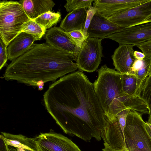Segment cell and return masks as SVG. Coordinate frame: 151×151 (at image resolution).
<instances>
[{
    "instance_id": "cell-12",
    "label": "cell",
    "mask_w": 151,
    "mask_h": 151,
    "mask_svg": "<svg viewBox=\"0 0 151 151\" xmlns=\"http://www.w3.org/2000/svg\"><path fill=\"white\" fill-rule=\"evenodd\" d=\"M125 28L116 24L96 12L88 29L87 34L88 38L102 40L106 36L119 32Z\"/></svg>"
},
{
    "instance_id": "cell-15",
    "label": "cell",
    "mask_w": 151,
    "mask_h": 151,
    "mask_svg": "<svg viewBox=\"0 0 151 151\" xmlns=\"http://www.w3.org/2000/svg\"><path fill=\"white\" fill-rule=\"evenodd\" d=\"M87 14L85 8L76 9L69 13L62 21L60 26L62 30L68 32L75 30L83 31Z\"/></svg>"
},
{
    "instance_id": "cell-28",
    "label": "cell",
    "mask_w": 151,
    "mask_h": 151,
    "mask_svg": "<svg viewBox=\"0 0 151 151\" xmlns=\"http://www.w3.org/2000/svg\"><path fill=\"white\" fill-rule=\"evenodd\" d=\"M136 46L145 54V57L151 56V40L141 43Z\"/></svg>"
},
{
    "instance_id": "cell-31",
    "label": "cell",
    "mask_w": 151,
    "mask_h": 151,
    "mask_svg": "<svg viewBox=\"0 0 151 151\" xmlns=\"http://www.w3.org/2000/svg\"><path fill=\"white\" fill-rule=\"evenodd\" d=\"M104 148L102 149V151H119L112 148L109 145L106 143H104Z\"/></svg>"
},
{
    "instance_id": "cell-25",
    "label": "cell",
    "mask_w": 151,
    "mask_h": 151,
    "mask_svg": "<svg viewBox=\"0 0 151 151\" xmlns=\"http://www.w3.org/2000/svg\"><path fill=\"white\" fill-rule=\"evenodd\" d=\"M0 70L5 66L8 59L7 46L0 39Z\"/></svg>"
},
{
    "instance_id": "cell-8",
    "label": "cell",
    "mask_w": 151,
    "mask_h": 151,
    "mask_svg": "<svg viewBox=\"0 0 151 151\" xmlns=\"http://www.w3.org/2000/svg\"><path fill=\"white\" fill-rule=\"evenodd\" d=\"M119 45L129 44L134 46L151 40V23L125 28L106 37Z\"/></svg>"
},
{
    "instance_id": "cell-30",
    "label": "cell",
    "mask_w": 151,
    "mask_h": 151,
    "mask_svg": "<svg viewBox=\"0 0 151 151\" xmlns=\"http://www.w3.org/2000/svg\"><path fill=\"white\" fill-rule=\"evenodd\" d=\"M134 55L135 58L138 60H142L145 57L143 53L137 51H134Z\"/></svg>"
},
{
    "instance_id": "cell-19",
    "label": "cell",
    "mask_w": 151,
    "mask_h": 151,
    "mask_svg": "<svg viewBox=\"0 0 151 151\" xmlns=\"http://www.w3.org/2000/svg\"><path fill=\"white\" fill-rule=\"evenodd\" d=\"M61 19L60 12L55 13L50 11L40 16L34 20L46 31L51 28L54 25L59 22Z\"/></svg>"
},
{
    "instance_id": "cell-10",
    "label": "cell",
    "mask_w": 151,
    "mask_h": 151,
    "mask_svg": "<svg viewBox=\"0 0 151 151\" xmlns=\"http://www.w3.org/2000/svg\"><path fill=\"white\" fill-rule=\"evenodd\" d=\"M148 0H95L93 7L100 15L108 19Z\"/></svg>"
},
{
    "instance_id": "cell-18",
    "label": "cell",
    "mask_w": 151,
    "mask_h": 151,
    "mask_svg": "<svg viewBox=\"0 0 151 151\" xmlns=\"http://www.w3.org/2000/svg\"><path fill=\"white\" fill-rule=\"evenodd\" d=\"M122 90L127 95L134 97H140L141 88L140 83L134 74H121Z\"/></svg>"
},
{
    "instance_id": "cell-5",
    "label": "cell",
    "mask_w": 151,
    "mask_h": 151,
    "mask_svg": "<svg viewBox=\"0 0 151 151\" xmlns=\"http://www.w3.org/2000/svg\"><path fill=\"white\" fill-rule=\"evenodd\" d=\"M101 40L88 38L85 41L76 60L79 70L91 72L98 68L103 56Z\"/></svg>"
},
{
    "instance_id": "cell-16",
    "label": "cell",
    "mask_w": 151,
    "mask_h": 151,
    "mask_svg": "<svg viewBox=\"0 0 151 151\" xmlns=\"http://www.w3.org/2000/svg\"><path fill=\"white\" fill-rule=\"evenodd\" d=\"M19 2L28 17L33 20L51 11L55 5L52 0H22Z\"/></svg>"
},
{
    "instance_id": "cell-17",
    "label": "cell",
    "mask_w": 151,
    "mask_h": 151,
    "mask_svg": "<svg viewBox=\"0 0 151 151\" xmlns=\"http://www.w3.org/2000/svg\"><path fill=\"white\" fill-rule=\"evenodd\" d=\"M8 146L24 149L31 151H38L37 142L35 137L30 138L22 134H15L1 132Z\"/></svg>"
},
{
    "instance_id": "cell-6",
    "label": "cell",
    "mask_w": 151,
    "mask_h": 151,
    "mask_svg": "<svg viewBox=\"0 0 151 151\" xmlns=\"http://www.w3.org/2000/svg\"><path fill=\"white\" fill-rule=\"evenodd\" d=\"M125 28L151 22V0L107 19Z\"/></svg>"
},
{
    "instance_id": "cell-2",
    "label": "cell",
    "mask_w": 151,
    "mask_h": 151,
    "mask_svg": "<svg viewBox=\"0 0 151 151\" xmlns=\"http://www.w3.org/2000/svg\"><path fill=\"white\" fill-rule=\"evenodd\" d=\"M73 56L45 42L34 43L26 52L12 61L4 75L6 81H15L43 89L44 83L78 69Z\"/></svg>"
},
{
    "instance_id": "cell-26",
    "label": "cell",
    "mask_w": 151,
    "mask_h": 151,
    "mask_svg": "<svg viewBox=\"0 0 151 151\" xmlns=\"http://www.w3.org/2000/svg\"><path fill=\"white\" fill-rule=\"evenodd\" d=\"M96 12V9L93 6H92L89 9L87 10L86 19L83 30V34L86 39L88 38V35L87 34L88 29L91 21Z\"/></svg>"
},
{
    "instance_id": "cell-34",
    "label": "cell",
    "mask_w": 151,
    "mask_h": 151,
    "mask_svg": "<svg viewBox=\"0 0 151 151\" xmlns=\"http://www.w3.org/2000/svg\"><path fill=\"white\" fill-rule=\"evenodd\" d=\"M149 76L151 77V61L150 66V67H149Z\"/></svg>"
},
{
    "instance_id": "cell-35",
    "label": "cell",
    "mask_w": 151,
    "mask_h": 151,
    "mask_svg": "<svg viewBox=\"0 0 151 151\" xmlns=\"http://www.w3.org/2000/svg\"></svg>"
},
{
    "instance_id": "cell-27",
    "label": "cell",
    "mask_w": 151,
    "mask_h": 151,
    "mask_svg": "<svg viewBox=\"0 0 151 151\" xmlns=\"http://www.w3.org/2000/svg\"><path fill=\"white\" fill-rule=\"evenodd\" d=\"M130 110L129 109H125L119 113L116 116L118 119L121 128L124 132L126 124L127 117Z\"/></svg>"
},
{
    "instance_id": "cell-21",
    "label": "cell",
    "mask_w": 151,
    "mask_h": 151,
    "mask_svg": "<svg viewBox=\"0 0 151 151\" xmlns=\"http://www.w3.org/2000/svg\"><path fill=\"white\" fill-rule=\"evenodd\" d=\"M151 56L145 57L142 60V63L139 69L134 72V74L139 81L141 89L142 85L146 78L149 76Z\"/></svg>"
},
{
    "instance_id": "cell-13",
    "label": "cell",
    "mask_w": 151,
    "mask_h": 151,
    "mask_svg": "<svg viewBox=\"0 0 151 151\" xmlns=\"http://www.w3.org/2000/svg\"><path fill=\"white\" fill-rule=\"evenodd\" d=\"M134 47L129 44L119 45L112 56L115 69L121 74H132V67L137 59L134 55Z\"/></svg>"
},
{
    "instance_id": "cell-1",
    "label": "cell",
    "mask_w": 151,
    "mask_h": 151,
    "mask_svg": "<svg viewBox=\"0 0 151 151\" xmlns=\"http://www.w3.org/2000/svg\"><path fill=\"white\" fill-rule=\"evenodd\" d=\"M48 113L65 134L86 142L101 139L106 118L93 83L79 70L52 83L43 95Z\"/></svg>"
},
{
    "instance_id": "cell-33",
    "label": "cell",
    "mask_w": 151,
    "mask_h": 151,
    "mask_svg": "<svg viewBox=\"0 0 151 151\" xmlns=\"http://www.w3.org/2000/svg\"><path fill=\"white\" fill-rule=\"evenodd\" d=\"M151 129V115H149L148 120L145 122Z\"/></svg>"
},
{
    "instance_id": "cell-4",
    "label": "cell",
    "mask_w": 151,
    "mask_h": 151,
    "mask_svg": "<svg viewBox=\"0 0 151 151\" xmlns=\"http://www.w3.org/2000/svg\"><path fill=\"white\" fill-rule=\"evenodd\" d=\"M31 19L19 1H0V37L8 46Z\"/></svg>"
},
{
    "instance_id": "cell-9",
    "label": "cell",
    "mask_w": 151,
    "mask_h": 151,
    "mask_svg": "<svg viewBox=\"0 0 151 151\" xmlns=\"http://www.w3.org/2000/svg\"><path fill=\"white\" fill-rule=\"evenodd\" d=\"M146 124L141 123L130 128L124 134L126 151H151V135Z\"/></svg>"
},
{
    "instance_id": "cell-3",
    "label": "cell",
    "mask_w": 151,
    "mask_h": 151,
    "mask_svg": "<svg viewBox=\"0 0 151 151\" xmlns=\"http://www.w3.org/2000/svg\"><path fill=\"white\" fill-rule=\"evenodd\" d=\"M98 77L93 83L95 93L105 115L112 119L125 109L135 111L141 114H149L147 106L140 97L128 96L122 88L121 73L105 64L98 70Z\"/></svg>"
},
{
    "instance_id": "cell-22",
    "label": "cell",
    "mask_w": 151,
    "mask_h": 151,
    "mask_svg": "<svg viewBox=\"0 0 151 151\" xmlns=\"http://www.w3.org/2000/svg\"><path fill=\"white\" fill-rule=\"evenodd\" d=\"M140 97L147 106L148 115H151V77L149 76L142 85Z\"/></svg>"
},
{
    "instance_id": "cell-29",
    "label": "cell",
    "mask_w": 151,
    "mask_h": 151,
    "mask_svg": "<svg viewBox=\"0 0 151 151\" xmlns=\"http://www.w3.org/2000/svg\"><path fill=\"white\" fill-rule=\"evenodd\" d=\"M0 151H9L8 146L6 145L1 134L0 135Z\"/></svg>"
},
{
    "instance_id": "cell-32",
    "label": "cell",
    "mask_w": 151,
    "mask_h": 151,
    "mask_svg": "<svg viewBox=\"0 0 151 151\" xmlns=\"http://www.w3.org/2000/svg\"><path fill=\"white\" fill-rule=\"evenodd\" d=\"M8 150L9 151H31L24 149L16 148L10 146H8Z\"/></svg>"
},
{
    "instance_id": "cell-14",
    "label": "cell",
    "mask_w": 151,
    "mask_h": 151,
    "mask_svg": "<svg viewBox=\"0 0 151 151\" xmlns=\"http://www.w3.org/2000/svg\"><path fill=\"white\" fill-rule=\"evenodd\" d=\"M36 41L35 37L22 32L9 43L7 47L8 59L12 61L27 51Z\"/></svg>"
},
{
    "instance_id": "cell-20",
    "label": "cell",
    "mask_w": 151,
    "mask_h": 151,
    "mask_svg": "<svg viewBox=\"0 0 151 151\" xmlns=\"http://www.w3.org/2000/svg\"><path fill=\"white\" fill-rule=\"evenodd\" d=\"M46 32L42 26L33 20H31L26 24L22 31V32L34 36L36 40H40L44 36Z\"/></svg>"
},
{
    "instance_id": "cell-23",
    "label": "cell",
    "mask_w": 151,
    "mask_h": 151,
    "mask_svg": "<svg viewBox=\"0 0 151 151\" xmlns=\"http://www.w3.org/2000/svg\"><path fill=\"white\" fill-rule=\"evenodd\" d=\"M94 0H68L64 6L66 11L70 13L76 9L85 8L89 9L92 6Z\"/></svg>"
},
{
    "instance_id": "cell-11",
    "label": "cell",
    "mask_w": 151,
    "mask_h": 151,
    "mask_svg": "<svg viewBox=\"0 0 151 151\" xmlns=\"http://www.w3.org/2000/svg\"><path fill=\"white\" fill-rule=\"evenodd\" d=\"M46 42L74 56L76 60L81 48L59 27H54L47 30L44 35Z\"/></svg>"
},
{
    "instance_id": "cell-24",
    "label": "cell",
    "mask_w": 151,
    "mask_h": 151,
    "mask_svg": "<svg viewBox=\"0 0 151 151\" xmlns=\"http://www.w3.org/2000/svg\"><path fill=\"white\" fill-rule=\"evenodd\" d=\"M65 33L78 47L81 48L83 43L86 40L82 31L75 30L68 32H65Z\"/></svg>"
},
{
    "instance_id": "cell-7",
    "label": "cell",
    "mask_w": 151,
    "mask_h": 151,
    "mask_svg": "<svg viewBox=\"0 0 151 151\" xmlns=\"http://www.w3.org/2000/svg\"><path fill=\"white\" fill-rule=\"evenodd\" d=\"M38 151H81L71 140L50 129L35 137Z\"/></svg>"
}]
</instances>
